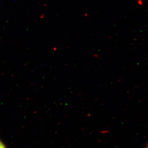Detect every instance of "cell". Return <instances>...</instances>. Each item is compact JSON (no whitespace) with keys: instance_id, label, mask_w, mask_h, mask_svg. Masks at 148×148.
I'll list each match as a JSON object with an SVG mask.
<instances>
[{"instance_id":"obj_1","label":"cell","mask_w":148,"mask_h":148,"mask_svg":"<svg viewBox=\"0 0 148 148\" xmlns=\"http://www.w3.org/2000/svg\"><path fill=\"white\" fill-rule=\"evenodd\" d=\"M0 148H6V146L3 141L0 139Z\"/></svg>"},{"instance_id":"obj_2","label":"cell","mask_w":148,"mask_h":148,"mask_svg":"<svg viewBox=\"0 0 148 148\" xmlns=\"http://www.w3.org/2000/svg\"><path fill=\"white\" fill-rule=\"evenodd\" d=\"M147 148H148V146H147Z\"/></svg>"}]
</instances>
